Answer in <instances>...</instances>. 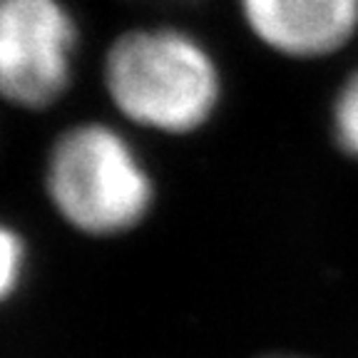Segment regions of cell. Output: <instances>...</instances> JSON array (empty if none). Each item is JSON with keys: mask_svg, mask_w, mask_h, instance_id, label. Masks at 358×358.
Wrapping results in <instances>:
<instances>
[{"mask_svg": "<svg viewBox=\"0 0 358 358\" xmlns=\"http://www.w3.org/2000/svg\"><path fill=\"white\" fill-rule=\"evenodd\" d=\"M105 87L124 117L169 134L201 127L222 92L212 55L172 28L120 35L105 57Z\"/></svg>", "mask_w": 358, "mask_h": 358, "instance_id": "obj_1", "label": "cell"}, {"mask_svg": "<svg viewBox=\"0 0 358 358\" xmlns=\"http://www.w3.org/2000/svg\"><path fill=\"white\" fill-rule=\"evenodd\" d=\"M45 187L67 224L92 236L132 229L152 207V182L122 134L78 124L55 140Z\"/></svg>", "mask_w": 358, "mask_h": 358, "instance_id": "obj_2", "label": "cell"}, {"mask_svg": "<svg viewBox=\"0 0 358 358\" xmlns=\"http://www.w3.org/2000/svg\"><path fill=\"white\" fill-rule=\"evenodd\" d=\"M78 30L60 0H3L0 87L13 105L43 110L73 75Z\"/></svg>", "mask_w": 358, "mask_h": 358, "instance_id": "obj_3", "label": "cell"}, {"mask_svg": "<svg viewBox=\"0 0 358 358\" xmlns=\"http://www.w3.org/2000/svg\"><path fill=\"white\" fill-rule=\"evenodd\" d=\"M246 25L289 57L336 52L358 28V0H239Z\"/></svg>", "mask_w": 358, "mask_h": 358, "instance_id": "obj_4", "label": "cell"}, {"mask_svg": "<svg viewBox=\"0 0 358 358\" xmlns=\"http://www.w3.org/2000/svg\"><path fill=\"white\" fill-rule=\"evenodd\" d=\"M336 140L351 157L358 159V70L343 83L334 102Z\"/></svg>", "mask_w": 358, "mask_h": 358, "instance_id": "obj_5", "label": "cell"}, {"mask_svg": "<svg viewBox=\"0 0 358 358\" xmlns=\"http://www.w3.org/2000/svg\"><path fill=\"white\" fill-rule=\"evenodd\" d=\"M25 268V244L15 231H3V296H10L13 289L20 284Z\"/></svg>", "mask_w": 358, "mask_h": 358, "instance_id": "obj_6", "label": "cell"}, {"mask_svg": "<svg viewBox=\"0 0 358 358\" xmlns=\"http://www.w3.org/2000/svg\"><path fill=\"white\" fill-rule=\"evenodd\" d=\"M129 3H140L147 8H185V6H194L199 0H129Z\"/></svg>", "mask_w": 358, "mask_h": 358, "instance_id": "obj_7", "label": "cell"}]
</instances>
